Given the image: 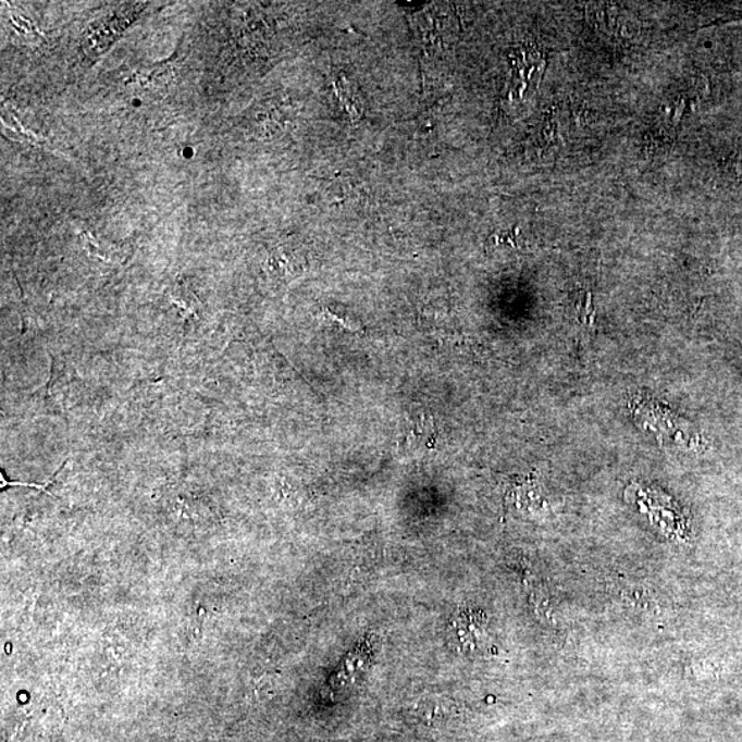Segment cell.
Wrapping results in <instances>:
<instances>
[{
	"label": "cell",
	"instance_id": "1",
	"mask_svg": "<svg viewBox=\"0 0 742 742\" xmlns=\"http://www.w3.org/2000/svg\"><path fill=\"white\" fill-rule=\"evenodd\" d=\"M336 91L338 92L339 101L346 107L349 118L359 120L362 118V104L357 96V90L349 85L347 78L336 82Z\"/></svg>",
	"mask_w": 742,
	"mask_h": 742
},
{
	"label": "cell",
	"instance_id": "2",
	"mask_svg": "<svg viewBox=\"0 0 742 742\" xmlns=\"http://www.w3.org/2000/svg\"><path fill=\"white\" fill-rule=\"evenodd\" d=\"M322 316L325 317V320H331L334 323H338L339 326H343L344 329H347L349 332H359L360 326L358 323H355L353 320H349L348 316H343V313H337L329 310V308H325L323 310Z\"/></svg>",
	"mask_w": 742,
	"mask_h": 742
}]
</instances>
